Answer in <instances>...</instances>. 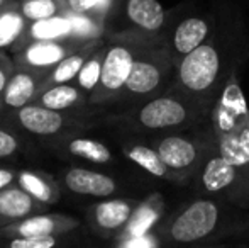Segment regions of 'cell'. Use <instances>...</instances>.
I'll list each match as a JSON object with an SVG mask.
<instances>
[{"label":"cell","mask_w":249,"mask_h":248,"mask_svg":"<svg viewBox=\"0 0 249 248\" xmlns=\"http://www.w3.org/2000/svg\"><path fill=\"white\" fill-rule=\"evenodd\" d=\"M219 209L210 201H197L188 206L171 225V236L177 242H195L207 236L217 225Z\"/></svg>","instance_id":"8992f818"},{"label":"cell","mask_w":249,"mask_h":248,"mask_svg":"<svg viewBox=\"0 0 249 248\" xmlns=\"http://www.w3.org/2000/svg\"><path fill=\"white\" fill-rule=\"evenodd\" d=\"M9 2H12V0H0V9H3Z\"/></svg>","instance_id":"d6a6232c"},{"label":"cell","mask_w":249,"mask_h":248,"mask_svg":"<svg viewBox=\"0 0 249 248\" xmlns=\"http://www.w3.org/2000/svg\"><path fill=\"white\" fill-rule=\"evenodd\" d=\"M50 206L36 201L33 195L22 191L17 184L0 191V229L16 225L29 216L48 212Z\"/></svg>","instance_id":"30bf717a"},{"label":"cell","mask_w":249,"mask_h":248,"mask_svg":"<svg viewBox=\"0 0 249 248\" xmlns=\"http://www.w3.org/2000/svg\"><path fill=\"white\" fill-rule=\"evenodd\" d=\"M19 7L29 22L65 14V0H24L19 2Z\"/></svg>","instance_id":"cb8c5ba5"},{"label":"cell","mask_w":249,"mask_h":248,"mask_svg":"<svg viewBox=\"0 0 249 248\" xmlns=\"http://www.w3.org/2000/svg\"><path fill=\"white\" fill-rule=\"evenodd\" d=\"M61 182L68 191L80 195L108 197L117 191V184L112 177L83 167H70L61 173Z\"/></svg>","instance_id":"7c38bea8"},{"label":"cell","mask_w":249,"mask_h":248,"mask_svg":"<svg viewBox=\"0 0 249 248\" xmlns=\"http://www.w3.org/2000/svg\"><path fill=\"white\" fill-rule=\"evenodd\" d=\"M105 57V46H100L95 50V53L85 61V65L82 66L78 76H76V85L83 90V92L89 95L93 94V90L97 89L100 82V75H102V63H104Z\"/></svg>","instance_id":"603a6c76"},{"label":"cell","mask_w":249,"mask_h":248,"mask_svg":"<svg viewBox=\"0 0 249 248\" xmlns=\"http://www.w3.org/2000/svg\"><path fill=\"white\" fill-rule=\"evenodd\" d=\"M17 179V170L12 167H2L0 165V191H3L5 187L14 186Z\"/></svg>","instance_id":"4dcf8cb0"},{"label":"cell","mask_w":249,"mask_h":248,"mask_svg":"<svg viewBox=\"0 0 249 248\" xmlns=\"http://www.w3.org/2000/svg\"><path fill=\"white\" fill-rule=\"evenodd\" d=\"M154 41L156 39H151L136 57L124 87V94L127 95L142 97L156 92L170 72L173 58L166 48L154 46Z\"/></svg>","instance_id":"7a4b0ae2"},{"label":"cell","mask_w":249,"mask_h":248,"mask_svg":"<svg viewBox=\"0 0 249 248\" xmlns=\"http://www.w3.org/2000/svg\"><path fill=\"white\" fill-rule=\"evenodd\" d=\"M220 63V50L215 43L207 41L181 58L178 65V78L188 92H207L219 78Z\"/></svg>","instance_id":"3957f363"},{"label":"cell","mask_w":249,"mask_h":248,"mask_svg":"<svg viewBox=\"0 0 249 248\" xmlns=\"http://www.w3.org/2000/svg\"><path fill=\"white\" fill-rule=\"evenodd\" d=\"M151 39L154 38L136 33V31H129V33L115 36L108 43V46H105L100 82L90 95V102L105 104L124 92L125 82L129 78L136 57Z\"/></svg>","instance_id":"6da1fadb"},{"label":"cell","mask_w":249,"mask_h":248,"mask_svg":"<svg viewBox=\"0 0 249 248\" xmlns=\"http://www.w3.org/2000/svg\"><path fill=\"white\" fill-rule=\"evenodd\" d=\"M156 152L160 153L164 165L173 170L187 169L197 158V148H195L194 143H190L185 138H180V136L164 138L160 143Z\"/></svg>","instance_id":"44dd1931"},{"label":"cell","mask_w":249,"mask_h":248,"mask_svg":"<svg viewBox=\"0 0 249 248\" xmlns=\"http://www.w3.org/2000/svg\"><path fill=\"white\" fill-rule=\"evenodd\" d=\"M124 14L136 33L156 36L166 22V12L158 0H125Z\"/></svg>","instance_id":"4fadbf2b"},{"label":"cell","mask_w":249,"mask_h":248,"mask_svg":"<svg viewBox=\"0 0 249 248\" xmlns=\"http://www.w3.org/2000/svg\"><path fill=\"white\" fill-rule=\"evenodd\" d=\"M87 94L78 85L59 83V85H51L46 87V89H41L34 104H39V106H44L53 111L66 113V111H71L75 107L83 106Z\"/></svg>","instance_id":"ac0fdd59"},{"label":"cell","mask_w":249,"mask_h":248,"mask_svg":"<svg viewBox=\"0 0 249 248\" xmlns=\"http://www.w3.org/2000/svg\"><path fill=\"white\" fill-rule=\"evenodd\" d=\"M236 180V169L227 158L217 156L207 163L203 170V187L207 191H222Z\"/></svg>","instance_id":"7402d4cb"},{"label":"cell","mask_w":249,"mask_h":248,"mask_svg":"<svg viewBox=\"0 0 249 248\" xmlns=\"http://www.w3.org/2000/svg\"><path fill=\"white\" fill-rule=\"evenodd\" d=\"M100 46H102L100 39H92L83 44L80 50L68 55L65 60L59 61L58 65L48 73L46 80H44V83H43V89L51 87V85H59V83H71L73 80H76V76H78L82 66L85 65V61L89 60V58L95 53L97 48H100Z\"/></svg>","instance_id":"e0dca14e"},{"label":"cell","mask_w":249,"mask_h":248,"mask_svg":"<svg viewBox=\"0 0 249 248\" xmlns=\"http://www.w3.org/2000/svg\"><path fill=\"white\" fill-rule=\"evenodd\" d=\"M114 0H65V10L92 16L93 19L104 22L110 12Z\"/></svg>","instance_id":"484cf974"},{"label":"cell","mask_w":249,"mask_h":248,"mask_svg":"<svg viewBox=\"0 0 249 248\" xmlns=\"http://www.w3.org/2000/svg\"><path fill=\"white\" fill-rule=\"evenodd\" d=\"M19 2H24V0H19Z\"/></svg>","instance_id":"e575fe53"},{"label":"cell","mask_w":249,"mask_h":248,"mask_svg":"<svg viewBox=\"0 0 249 248\" xmlns=\"http://www.w3.org/2000/svg\"><path fill=\"white\" fill-rule=\"evenodd\" d=\"M3 107H5V104H3V100H2V97H0V111L3 109Z\"/></svg>","instance_id":"836d02e7"},{"label":"cell","mask_w":249,"mask_h":248,"mask_svg":"<svg viewBox=\"0 0 249 248\" xmlns=\"http://www.w3.org/2000/svg\"><path fill=\"white\" fill-rule=\"evenodd\" d=\"M80 226L78 219L59 212H39L0 229V238H48L65 236Z\"/></svg>","instance_id":"5b68a950"},{"label":"cell","mask_w":249,"mask_h":248,"mask_svg":"<svg viewBox=\"0 0 249 248\" xmlns=\"http://www.w3.org/2000/svg\"><path fill=\"white\" fill-rule=\"evenodd\" d=\"M20 148V141L16 136V133L10 129L0 128V158L14 156Z\"/></svg>","instance_id":"f1b7e54d"},{"label":"cell","mask_w":249,"mask_h":248,"mask_svg":"<svg viewBox=\"0 0 249 248\" xmlns=\"http://www.w3.org/2000/svg\"><path fill=\"white\" fill-rule=\"evenodd\" d=\"M212 33V20L203 14H192L178 20L171 33V50L178 58L187 57L203 43Z\"/></svg>","instance_id":"9c48e42d"},{"label":"cell","mask_w":249,"mask_h":248,"mask_svg":"<svg viewBox=\"0 0 249 248\" xmlns=\"http://www.w3.org/2000/svg\"><path fill=\"white\" fill-rule=\"evenodd\" d=\"M48 73L36 72V70L17 68L14 75L10 76L5 90L2 92V100L5 107L10 109H20L24 106L34 104L37 94L43 89V83L46 80Z\"/></svg>","instance_id":"8fae6325"},{"label":"cell","mask_w":249,"mask_h":248,"mask_svg":"<svg viewBox=\"0 0 249 248\" xmlns=\"http://www.w3.org/2000/svg\"><path fill=\"white\" fill-rule=\"evenodd\" d=\"M16 184L29 195H33L36 201L43 202L46 206H54L61 197L59 184L50 173L37 169H20L17 170Z\"/></svg>","instance_id":"9a60e30c"},{"label":"cell","mask_w":249,"mask_h":248,"mask_svg":"<svg viewBox=\"0 0 249 248\" xmlns=\"http://www.w3.org/2000/svg\"><path fill=\"white\" fill-rule=\"evenodd\" d=\"M125 155H127L134 163H138L141 169H144L146 172H149L151 175H156V177L166 175L168 167L164 165V162L161 160L160 153L148 148V146H141V145L129 146V148L125 150Z\"/></svg>","instance_id":"d4e9b609"},{"label":"cell","mask_w":249,"mask_h":248,"mask_svg":"<svg viewBox=\"0 0 249 248\" xmlns=\"http://www.w3.org/2000/svg\"><path fill=\"white\" fill-rule=\"evenodd\" d=\"M73 36V24L68 16L61 14V16L50 17V19L36 20V22H29L26 33L16 44L12 53L20 51L24 46L36 41H54V39H65V38Z\"/></svg>","instance_id":"2e32d148"},{"label":"cell","mask_w":249,"mask_h":248,"mask_svg":"<svg viewBox=\"0 0 249 248\" xmlns=\"http://www.w3.org/2000/svg\"><path fill=\"white\" fill-rule=\"evenodd\" d=\"M156 219V212L151 208H141L131 216L129 223L125 225V240L136 238V236H142L153 225Z\"/></svg>","instance_id":"4316f807"},{"label":"cell","mask_w":249,"mask_h":248,"mask_svg":"<svg viewBox=\"0 0 249 248\" xmlns=\"http://www.w3.org/2000/svg\"><path fill=\"white\" fill-rule=\"evenodd\" d=\"M90 223L97 231L108 235L124 228L132 216V204L122 199H112L92 206L89 211Z\"/></svg>","instance_id":"5bb4252c"},{"label":"cell","mask_w":249,"mask_h":248,"mask_svg":"<svg viewBox=\"0 0 249 248\" xmlns=\"http://www.w3.org/2000/svg\"><path fill=\"white\" fill-rule=\"evenodd\" d=\"M14 72H16V63L9 55H5V51H0V95L5 90Z\"/></svg>","instance_id":"f546056e"},{"label":"cell","mask_w":249,"mask_h":248,"mask_svg":"<svg viewBox=\"0 0 249 248\" xmlns=\"http://www.w3.org/2000/svg\"><path fill=\"white\" fill-rule=\"evenodd\" d=\"M56 150L63 155L75 156V158L89 160L92 163H108L112 160V153L107 146L99 139L83 138V136H65L56 143Z\"/></svg>","instance_id":"d6986e66"},{"label":"cell","mask_w":249,"mask_h":248,"mask_svg":"<svg viewBox=\"0 0 249 248\" xmlns=\"http://www.w3.org/2000/svg\"><path fill=\"white\" fill-rule=\"evenodd\" d=\"M89 41H82L78 38H65L54 41H36L20 51L14 53V63L17 68L36 70V72L50 73L61 60H65L73 51L80 50Z\"/></svg>","instance_id":"277c9868"},{"label":"cell","mask_w":249,"mask_h":248,"mask_svg":"<svg viewBox=\"0 0 249 248\" xmlns=\"http://www.w3.org/2000/svg\"><path fill=\"white\" fill-rule=\"evenodd\" d=\"M12 119L19 124L20 129L36 136H56L75 126V119L70 114L48 109L39 104L12 109Z\"/></svg>","instance_id":"52a82bcc"},{"label":"cell","mask_w":249,"mask_h":248,"mask_svg":"<svg viewBox=\"0 0 249 248\" xmlns=\"http://www.w3.org/2000/svg\"><path fill=\"white\" fill-rule=\"evenodd\" d=\"M188 111L173 97H158L139 109L136 121L146 129H168L181 126L188 119Z\"/></svg>","instance_id":"ba28073f"},{"label":"cell","mask_w":249,"mask_h":248,"mask_svg":"<svg viewBox=\"0 0 249 248\" xmlns=\"http://www.w3.org/2000/svg\"><path fill=\"white\" fill-rule=\"evenodd\" d=\"M27 26L29 20L20 12L19 2L12 0L3 9H0V51H12L26 33Z\"/></svg>","instance_id":"ffe728a7"},{"label":"cell","mask_w":249,"mask_h":248,"mask_svg":"<svg viewBox=\"0 0 249 248\" xmlns=\"http://www.w3.org/2000/svg\"><path fill=\"white\" fill-rule=\"evenodd\" d=\"M124 248H154V245L148 236L142 235V236H136V238H131V240H125Z\"/></svg>","instance_id":"1f68e13d"},{"label":"cell","mask_w":249,"mask_h":248,"mask_svg":"<svg viewBox=\"0 0 249 248\" xmlns=\"http://www.w3.org/2000/svg\"><path fill=\"white\" fill-rule=\"evenodd\" d=\"M63 236H48V238H2L5 248H56Z\"/></svg>","instance_id":"83f0119b"}]
</instances>
